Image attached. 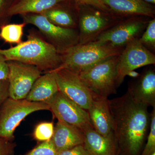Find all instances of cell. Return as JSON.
<instances>
[{
	"label": "cell",
	"mask_w": 155,
	"mask_h": 155,
	"mask_svg": "<svg viewBox=\"0 0 155 155\" xmlns=\"http://www.w3.org/2000/svg\"><path fill=\"white\" fill-rule=\"evenodd\" d=\"M109 105L117 151L122 155H139L150 127L148 107L134 101L127 92L109 100Z\"/></svg>",
	"instance_id": "obj_1"
},
{
	"label": "cell",
	"mask_w": 155,
	"mask_h": 155,
	"mask_svg": "<svg viewBox=\"0 0 155 155\" xmlns=\"http://www.w3.org/2000/svg\"><path fill=\"white\" fill-rule=\"evenodd\" d=\"M57 155H90L84 144L79 145L70 149L58 153Z\"/></svg>",
	"instance_id": "obj_27"
},
{
	"label": "cell",
	"mask_w": 155,
	"mask_h": 155,
	"mask_svg": "<svg viewBox=\"0 0 155 155\" xmlns=\"http://www.w3.org/2000/svg\"><path fill=\"white\" fill-rule=\"evenodd\" d=\"M119 55L107 59L78 74L96 94L108 98L117 93L116 66Z\"/></svg>",
	"instance_id": "obj_7"
},
{
	"label": "cell",
	"mask_w": 155,
	"mask_h": 155,
	"mask_svg": "<svg viewBox=\"0 0 155 155\" xmlns=\"http://www.w3.org/2000/svg\"><path fill=\"white\" fill-rule=\"evenodd\" d=\"M155 64V54L151 52L136 39L127 44L119 55L116 66L117 88L129 72L141 67Z\"/></svg>",
	"instance_id": "obj_9"
},
{
	"label": "cell",
	"mask_w": 155,
	"mask_h": 155,
	"mask_svg": "<svg viewBox=\"0 0 155 155\" xmlns=\"http://www.w3.org/2000/svg\"><path fill=\"white\" fill-rule=\"evenodd\" d=\"M139 75V73H137V72H136L134 71H133L129 72L127 75H128L130 77L134 78H136L138 77Z\"/></svg>",
	"instance_id": "obj_32"
},
{
	"label": "cell",
	"mask_w": 155,
	"mask_h": 155,
	"mask_svg": "<svg viewBox=\"0 0 155 155\" xmlns=\"http://www.w3.org/2000/svg\"><path fill=\"white\" fill-rule=\"evenodd\" d=\"M17 1V0H0V12L4 9L8 14L9 10Z\"/></svg>",
	"instance_id": "obj_31"
},
{
	"label": "cell",
	"mask_w": 155,
	"mask_h": 155,
	"mask_svg": "<svg viewBox=\"0 0 155 155\" xmlns=\"http://www.w3.org/2000/svg\"><path fill=\"white\" fill-rule=\"evenodd\" d=\"M84 147L90 155H117L114 137H106L93 128L84 131Z\"/></svg>",
	"instance_id": "obj_19"
},
{
	"label": "cell",
	"mask_w": 155,
	"mask_h": 155,
	"mask_svg": "<svg viewBox=\"0 0 155 155\" xmlns=\"http://www.w3.org/2000/svg\"><path fill=\"white\" fill-rule=\"evenodd\" d=\"M143 1H144V2H146L149 4H152V5H155V0H143Z\"/></svg>",
	"instance_id": "obj_33"
},
{
	"label": "cell",
	"mask_w": 155,
	"mask_h": 155,
	"mask_svg": "<svg viewBox=\"0 0 155 155\" xmlns=\"http://www.w3.org/2000/svg\"><path fill=\"white\" fill-rule=\"evenodd\" d=\"M54 70L59 91L87 111L97 94L88 88L77 73L65 69Z\"/></svg>",
	"instance_id": "obj_11"
},
{
	"label": "cell",
	"mask_w": 155,
	"mask_h": 155,
	"mask_svg": "<svg viewBox=\"0 0 155 155\" xmlns=\"http://www.w3.org/2000/svg\"><path fill=\"white\" fill-rule=\"evenodd\" d=\"M8 63L9 97L25 99L34 84L41 75L42 72L33 65L15 61H8Z\"/></svg>",
	"instance_id": "obj_10"
},
{
	"label": "cell",
	"mask_w": 155,
	"mask_h": 155,
	"mask_svg": "<svg viewBox=\"0 0 155 155\" xmlns=\"http://www.w3.org/2000/svg\"><path fill=\"white\" fill-rule=\"evenodd\" d=\"M11 140L0 137V155H13L14 145Z\"/></svg>",
	"instance_id": "obj_26"
},
{
	"label": "cell",
	"mask_w": 155,
	"mask_h": 155,
	"mask_svg": "<svg viewBox=\"0 0 155 155\" xmlns=\"http://www.w3.org/2000/svg\"><path fill=\"white\" fill-rule=\"evenodd\" d=\"M21 16L23 22L36 26L42 35L45 38V39H46L48 42L53 45L60 53L79 42L78 29L57 26L41 14H26Z\"/></svg>",
	"instance_id": "obj_8"
},
{
	"label": "cell",
	"mask_w": 155,
	"mask_h": 155,
	"mask_svg": "<svg viewBox=\"0 0 155 155\" xmlns=\"http://www.w3.org/2000/svg\"><path fill=\"white\" fill-rule=\"evenodd\" d=\"M127 92L136 102L155 108V68H146L135 80L129 82Z\"/></svg>",
	"instance_id": "obj_13"
},
{
	"label": "cell",
	"mask_w": 155,
	"mask_h": 155,
	"mask_svg": "<svg viewBox=\"0 0 155 155\" xmlns=\"http://www.w3.org/2000/svg\"><path fill=\"white\" fill-rule=\"evenodd\" d=\"M54 129V127L53 122H41L35 127L33 133L34 137L38 141H48L52 138Z\"/></svg>",
	"instance_id": "obj_23"
},
{
	"label": "cell",
	"mask_w": 155,
	"mask_h": 155,
	"mask_svg": "<svg viewBox=\"0 0 155 155\" xmlns=\"http://www.w3.org/2000/svg\"><path fill=\"white\" fill-rule=\"evenodd\" d=\"M150 127L147 144L141 155H151L155 153V108L150 114Z\"/></svg>",
	"instance_id": "obj_24"
},
{
	"label": "cell",
	"mask_w": 155,
	"mask_h": 155,
	"mask_svg": "<svg viewBox=\"0 0 155 155\" xmlns=\"http://www.w3.org/2000/svg\"><path fill=\"white\" fill-rule=\"evenodd\" d=\"M151 155H155V153H153Z\"/></svg>",
	"instance_id": "obj_34"
},
{
	"label": "cell",
	"mask_w": 155,
	"mask_h": 155,
	"mask_svg": "<svg viewBox=\"0 0 155 155\" xmlns=\"http://www.w3.org/2000/svg\"><path fill=\"white\" fill-rule=\"evenodd\" d=\"M94 129L106 137H114L113 119L108 98L95 96L87 110Z\"/></svg>",
	"instance_id": "obj_14"
},
{
	"label": "cell",
	"mask_w": 155,
	"mask_h": 155,
	"mask_svg": "<svg viewBox=\"0 0 155 155\" xmlns=\"http://www.w3.org/2000/svg\"><path fill=\"white\" fill-rule=\"evenodd\" d=\"M78 44L91 43L103 32L125 18L116 16L97 7L78 4Z\"/></svg>",
	"instance_id": "obj_4"
},
{
	"label": "cell",
	"mask_w": 155,
	"mask_h": 155,
	"mask_svg": "<svg viewBox=\"0 0 155 155\" xmlns=\"http://www.w3.org/2000/svg\"><path fill=\"white\" fill-rule=\"evenodd\" d=\"M9 69L8 61L0 54V81L7 80L8 77Z\"/></svg>",
	"instance_id": "obj_29"
},
{
	"label": "cell",
	"mask_w": 155,
	"mask_h": 155,
	"mask_svg": "<svg viewBox=\"0 0 155 155\" xmlns=\"http://www.w3.org/2000/svg\"><path fill=\"white\" fill-rule=\"evenodd\" d=\"M78 4H85L97 7L107 12H110V10L103 3L102 0H74Z\"/></svg>",
	"instance_id": "obj_30"
},
{
	"label": "cell",
	"mask_w": 155,
	"mask_h": 155,
	"mask_svg": "<svg viewBox=\"0 0 155 155\" xmlns=\"http://www.w3.org/2000/svg\"><path fill=\"white\" fill-rule=\"evenodd\" d=\"M140 42L151 52H155V18H152L141 36Z\"/></svg>",
	"instance_id": "obj_22"
},
{
	"label": "cell",
	"mask_w": 155,
	"mask_h": 155,
	"mask_svg": "<svg viewBox=\"0 0 155 155\" xmlns=\"http://www.w3.org/2000/svg\"><path fill=\"white\" fill-rule=\"evenodd\" d=\"M40 110H50L49 106L45 103L8 97L0 110V137L11 140L22 120L31 113Z\"/></svg>",
	"instance_id": "obj_6"
},
{
	"label": "cell",
	"mask_w": 155,
	"mask_h": 155,
	"mask_svg": "<svg viewBox=\"0 0 155 155\" xmlns=\"http://www.w3.org/2000/svg\"><path fill=\"white\" fill-rule=\"evenodd\" d=\"M123 49L91 43L78 44L60 53L62 63L57 69H67L79 74L107 59L119 55Z\"/></svg>",
	"instance_id": "obj_3"
},
{
	"label": "cell",
	"mask_w": 155,
	"mask_h": 155,
	"mask_svg": "<svg viewBox=\"0 0 155 155\" xmlns=\"http://www.w3.org/2000/svg\"><path fill=\"white\" fill-rule=\"evenodd\" d=\"M48 106L50 110L58 120L75 126L84 132L93 128L87 111L60 91L57 93Z\"/></svg>",
	"instance_id": "obj_12"
},
{
	"label": "cell",
	"mask_w": 155,
	"mask_h": 155,
	"mask_svg": "<svg viewBox=\"0 0 155 155\" xmlns=\"http://www.w3.org/2000/svg\"><path fill=\"white\" fill-rule=\"evenodd\" d=\"M151 19L141 16L125 18L103 32L91 43L124 48L127 44L141 36Z\"/></svg>",
	"instance_id": "obj_5"
},
{
	"label": "cell",
	"mask_w": 155,
	"mask_h": 155,
	"mask_svg": "<svg viewBox=\"0 0 155 155\" xmlns=\"http://www.w3.org/2000/svg\"><path fill=\"white\" fill-rule=\"evenodd\" d=\"M8 79L0 81V110L5 101L9 97Z\"/></svg>",
	"instance_id": "obj_28"
},
{
	"label": "cell",
	"mask_w": 155,
	"mask_h": 155,
	"mask_svg": "<svg viewBox=\"0 0 155 155\" xmlns=\"http://www.w3.org/2000/svg\"><path fill=\"white\" fill-rule=\"evenodd\" d=\"M66 0H17L8 12V16L41 14Z\"/></svg>",
	"instance_id": "obj_20"
},
{
	"label": "cell",
	"mask_w": 155,
	"mask_h": 155,
	"mask_svg": "<svg viewBox=\"0 0 155 155\" xmlns=\"http://www.w3.org/2000/svg\"><path fill=\"white\" fill-rule=\"evenodd\" d=\"M112 14L126 18L141 16L155 18V7L143 0H102Z\"/></svg>",
	"instance_id": "obj_15"
},
{
	"label": "cell",
	"mask_w": 155,
	"mask_h": 155,
	"mask_svg": "<svg viewBox=\"0 0 155 155\" xmlns=\"http://www.w3.org/2000/svg\"><path fill=\"white\" fill-rule=\"evenodd\" d=\"M0 54L7 61H15L33 65L46 72L58 69L62 63L61 54L53 45L36 33L31 32L27 40Z\"/></svg>",
	"instance_id": "obj_2"
},
{
	"label": "cell",
	"mask_w": 155,
	"mask_h": 155,
	"mask_svg": "<svg viewBox=\"0 0 155 155\" xmlns=\"http://www.w3.org/2000/svg\"><path fill=\"white\" fill-rule=\"evenodd\" d=\"M25 155H57L52 140L43 142Z\"/></svg>",
	"instance_id": "obj_25"
},
{
	"label": "cell",
	"mask_w": 155,
	"mask_h": 155,
	"mask_svg": "<svg viewBox=\"0 0 155 155\" xmlns=\"http://www.w3.org/2000/svg\"><path fill=\"white\" fill-rule=\"evenodd\" d=\"M51 140L58 154L63 151L83 144L84 134L77 127L58 120Z\"/></svg>",
	"instance_id": "obj_17"
},
{
	"label": "cell",
	"mask_w": 155,
	"mask_h": 155,
	"mask_svg": "<svg viewBox=\"0 0 155 155\" xmlns=\"http://www.w3.org/2000/svg\"><path fill=\"white\" fill-rule=\"evenodd\" d=\"M57 26L78 29V5L74 0H66L41 14Z\"/></svg>",
	"instance_id": "obj_16"
},
{
	"label": "cell",
	"mask_w": 155,
	"mask_h": 155,
	"mask_svg": "<svg viewBox=\"0 0 155 155\" xmlns=\"http://www.w3.org/2000/svg\"><path fill=\"white\" fill-rule=\"evenodd\" d=\"M26 24H11L4 25L1 28L0 37L6 42L18 45L22 42L23 28Z\"/></svg>",
	"instance_id": "obj_21"
},
{
	"label": "cell",
	"mask_w": 155,
	"mask_h": 155,
	"mask_svg": "<svg viewBox=\"0 0 155 155\" xmlns=\"http://www.w3.org/2000/svg\"><path fill=\"white\" fill-rule=\"evenodd\" d=\"M59 91L55 71L52 70L37 79L25 99L48 105Z\"/></svg>",
	"instance_id": "obj_18"
}]
</instances>
